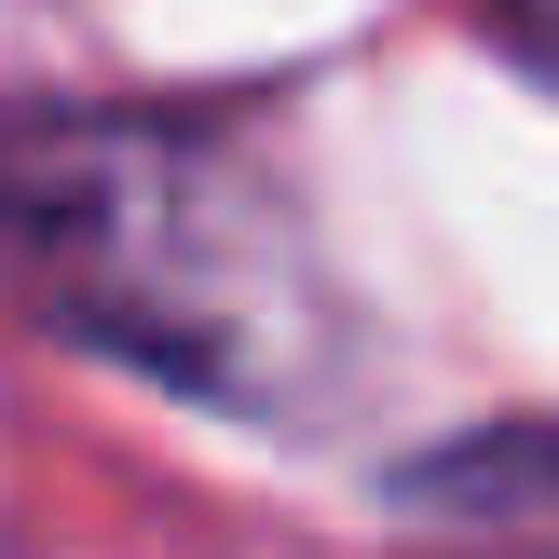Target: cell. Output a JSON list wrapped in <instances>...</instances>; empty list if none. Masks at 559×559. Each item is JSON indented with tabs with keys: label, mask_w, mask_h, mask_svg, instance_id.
I'll return each instance as SVG.
<instances>
[{
	"label": "cell",
	"mask_w": 559,
	"mask_h": 559,
	"mask_svg": "<svg viewBox=\"0 0 559 559\" xmlns=\"http://www.w3.org/2000/svg\"><path fill=\"white\" fill-rule=\"evenodd\" d=\"M396 533L451 546V559H559V424H464L437 451H409L382 478Z\"/></svg>",
	"instance_id": "7a4b0ae2"
},
{
	"label": "cell",
	"mask_w": 559,
	"mask_h": 559,
	"mask_svg": "<svg viewBox=\"0 0 559 559\" xmlns=\"http://www.w3.org/2000/svg\"><path fill=\"white\" fill-rule=\"evenodd\" d=\"M491 14H506V27H519L533 55H559V0H491Z\"/></svg>",
	"instance_id": "3957f363"
},
{
	"label": "cell",
	"mask_w": 559,
	"mask_h": 559,
	"mask_svg": "<svg viewBox=\"0 0 559 559\" xmlns=\"http://www.w3.org/2000/svg\"><path fill=\"white\" fill-rule=\"evenodd\" d=\"M0 273L41 328L233 409L287 396V328H314L287 205L151 109H0Z\"/></svg>",
	"instance_id": "6da1fadb"
}]
</instances>
